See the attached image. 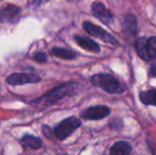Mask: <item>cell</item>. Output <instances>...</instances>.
<instances>
[{
  "instance_id": "obj_1",
  "label": "cell",
  "mask_w": 156,
  "mask_h": 155,
  "mask_svg": "<svg viewBox=\"0 0 156 155\" xmlns=\"http://www.w3.org/2000/svg\"><path fill=\"white\" fill-rule=\"evenodd\" d=\"M91 83L108 93H121L124 91V87L118 82L117 79L107 73H98L93 76Z\"/></svg>"
},
{
  "instance_id": "obj_2",
  "label": "cell",
  "mask_w": 156,
  "mask_h": 155,
  "mask_svg": "<svg viewBox=\"0 0 156 155\" xmlns=\"http://www.w3.org/2000/svg\"><path fill=\"white\" fill-rule=\"evenodd\" d=\"M136 50L142 60L152 61L156 58V37L138 38L136 41Z\"/></svg>"
},
{
  "instance_id": "obj_3",
  "label": "cell",
  "mask_w": 156,
  "mask_h": 155,
  "mask_svg": "<svg viewBox=\"0 0 156 155\" xmlns=\"http://www.w3.org/2000/svg\"><path fill=\"white\" fill-rule=\"evenodd\" d=\"M76 90V83H66L56 88L52 89L48 93H46L45 99L46 102L49 104H53L55 102L60 101L61 99L65 98L66 96L73 95Z\"/></svg>"
},
{
  "instance_id": "obj_4",
  "label": "cell",
  "mask_w": 156,
  "mask_h": 155,
  "mask_svg": "<svg viewBox=\"0 0 156 155\" xmlns=\"http://www.w3.org/2000/svg\"><path fill=\"white\" fill-rule=\"evenodd\" d=\"M81 125V121L76 117H69L67 119L63 120L61 123L58 124V126L54 130V134L61 140L66 139L70 134L74 132L79 126Z\"/></svg>"
},
{
  "instance_id": "obj_5",
  "label": "cell",
  "mask_w": 156,
  "mask_h": 155,
  "mask_svg": "<svg viewBox=\"0 0 156 155\" xmlns=\"http://www.w3.org/2000/svg\"><path fill=\"white\" fill-rule=\"evenodd\" d=\"M83 27H84V30L87 33L94 36V37L101 39V41H105V43L112 44V45H118L117 39L114 37L113 35H111L108 32L105 31L104 29L100 28L99 26L94 25V23H89V21H85L83 23Z\"/></svg>"
},
{
  "instance_id": "obj_6",
  "label": "cell",
  "mask_w": 156,
  "mask_h": 155,
  "mask_svg": "<svg viewBox=\"0 0 156 155\" xmlns=\"http://www.w3.org/2000/svg\"><path fill=\"white\" fill-rule=\"evenodd\" d=\"M111 114V108L105 105H97L85 110L82 112L81 117L86 120H100L107 117Z\"/></svg>"
},
{
  "instance_id": "obj_7",
  "label": "cell",
  "mask_w": 156,
  "mask_h": 155,
  "mask_svg": "<svg viewBox=\"0 0 156 155\" xmlns=\"http://www.w3.org/2000/svg\"><path fill=\"white\" fill-rule=\"evenodd\" d=\"M91 12L94 17L101 20L105 25H111L112 21L114 20V16L111 13V11L107 10L103 3L99 1H96L91 4Z\"/></svg>"
},
{
  "instance_id": "obj_8",
  "label": "cell",
  "mask_w": 156,
  "mask_h": 155,
  "mask_svg": "<svg viewBox=\"0 0 156 155\" xmlns=\"http://www.w3.org/2000/svg\"><path fill=\"white\" fill-rule=\"evenodd\" d=\"M20 16L19 8L13 4H8L0 9V21L8 23H15L18 21Z\"/></svg>"
},
{
  "instance_id": "obj_9",
  "label": "cell",
  "mask_w": 156,
  "mask_h": 155,
  "mask_svg": "<svg viewBox=\"0 0 156 155\" xmlns=\"http://www.w3.org/2000/svg\"><path fill=\"white\" fill-rule=\"evenodd\" d=\"M39 81L41 78L31 73H13L6 79V82L11 85H23L29 83H37Z\"/></svg>"
},
{
  "instance_id": "obj_10",
  "label": "cell",
  "mask_w": 156,
  "mask_h": 155,
  "mask_svg": "<svg viewBox=\"0 0 156 155\" xmlns=\"http://www.w3.org/2000/svg\"><path fill=\"white\" fill-rule=\"evenodd\" d=\"M74 41H76L79 46L81 48L85 50H88V51H91V52H100V47L99 45L96 43V41H91L90 38H87V37H84V36H80V35H76L74 36Z\"/></svg>"
},
{
  "instance_id": "obj_11",
  "label": "cell",
  "mask_w": 156,
  "mask_h": 155,
  "mask_svg": "<svg viewBox=\"0 0 156 155\" xmlns=\"http://www.w3.org/2000/svg\"><path fill=\"white\" fill-rule=\"evenodd\" d=\"M132 146L127 141H118L111 148L109 155H129Z\"/></svg>"
},
{
  "instance_id": "obj_12",
  "label": "cell",
  "mask_w": 156,
  "mask_h": 155,
  "mask_svg": "<svg viewBox=\"0 0 156 155\" xmlns=\"http://www.w3.org/2000/svg\"><path fill=\"white\" fill-rule=\"evenodd\" d=\"M140 100L146 105H154L156 106V89L142 91L140 93Z\"/></svg>"
},
{
  "instance_id": "obj_13",
  "label": "cell",
  "mask_w": 156,
  "mask_h": 155,
  "mask_svg": "<svg viewBox=\"0 0 156 155\" xmlns=\"http://www.w3.org/2000/svg\"><path fill=\"white\" fill-rule=\"evenodd\" d=\"M51 54L56 56V58H64V60H73L76 56L74 52L65 49V48H53L51 50Z\"/></svg>"
},
{
  "instance_id": "obj_14",
  "label": "cell",
  "mask_w": 156,
  "mask_h": 155,
  "mask_svg": "<svg viewBox=\"0 0 156 155\" xmlns=\"http://www.w3.org/2000/svg\"><path fill=\"white\" fill-rule=\"evenodd\" d=\"M21 143H23V146H26V147L30 148V149H33V150L38 149L41 146V140L38 137L30 136V135L23 137V138L21 139Z\"/></svg>"
},
{
  "instance_id": "obj_15",
  "label": "cell",
  "mask_w": 156,
  "mask_h": 155,
  "mask_svg": "<svg viewBox=\"0 0 156 155\" xmlns=\"http://www.w3.org/2000/svg\"><path fill=\"white\" fill-rule=\"evenodd\" d=\"M124 29L126 30L127 33H129L131 35L137 32V23H136V19L133 15H126L124 19Z\"/></svg>"
},
{
  "instance_id": "obj_16",
  "label": "cell",
  "mask_w": 156,
  "mask_h": 155,
  "mask_svg": "<svg viewBox=\"0 0 156 155\" xmlns=\"http://www.w3.org/2000/svg\"><path fill=\"white\" fill-rule=\"evenodd\" d=\"M33 60H35L36 62H46L47 61V55L44 52H37L36 54L33 55Z\"/></svg>"
},
{
  "instance_id": "obj_17",
  "label": "cell",
  "mask_w": 156,
  "mask_h": 155,
  "mask_svg": "<svg viewBox=\"0 0 156 155\" xmlns=\"http://www.w3.org/2000/svg\"><path fill=\"white\" fill-rule=\"evenodd\" d=\"M150 76H151V77H156V63H154V64L151 66Z\"/></svg>"
}]
</instances>
